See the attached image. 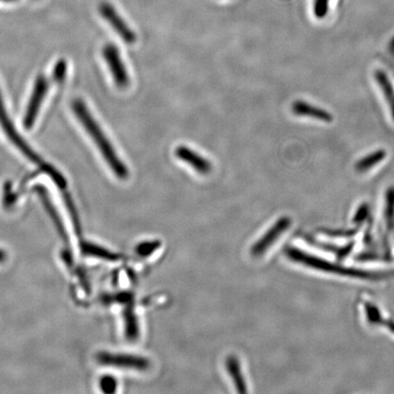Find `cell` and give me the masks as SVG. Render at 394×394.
Masks as SVG:
<instances>
[{"instance_id":"obj_1","label":"cell","mask_w":394,"mask_h":394,"mask_svg":"<svg viewBox=\"0 0 394 394\" xmlns=\"http://www.w3.org/2000/svg\"><path fill=\"white\" fill-rule=\"evenodd\" d=\"M72 111L76 118L81 123L82 127L92 138L97 148L104 158L106 164L110 167L111 171L120 180H125L129 178V170L122 159L117 155L113 143L109 140L107 135L100 126L99 123L90 113L89 108L81 99H76L72 102Z\"/></svg>"},{"instance_id":"obj_2","label":"cell","mask_w":394,"mask_h":394,"mask_svg":"<svg viewBox=\"0 0 394 394\" xmlns=\"http://www.w3.org/2000/svg\"><path fill=\"white\" fill-rule=\"evenodd\" d=\"M287 257L290 260L299 264L304 265L311 269L333 273L340 276H352V278L367 279V281H379L388 276L386 273H379L366 271V270L354 269V267H343L342 265L333 264L331 261L322 260L313 255L308 254L302 250L295 248H287L286 249Z\"/></svg>"},{"instance_id":"obj_3","label":"cell","mask_w":394,"mask_h":394,"mask_svg":"<svg viewBox=\"0 0 394 394\" xmlns=\"http://www.w3.org/2000/svg\"><path fill=\"white\" fill-rule=\"evenodd\" d=\"M0 126H1L2 130L4 131L8 139L11 141V143H13L26 158L29 159V160L33 161L35 164L41 163L39 155L29 146L28 143L20 136L16 128L14 127L13 120H10L8 111L6 110L1 92H0Z\"/></svg>"},{"instance_id":"obj_4","label":"cell","mask_w":394,"mask_h":394,"mask_svg":"<svg viewBox=\"0 0 394 394\" xmlns=\"http://www.w3.org/2000/svg\"><path fill=\"white\" fill-rule=\"evenodd\" d=\"M49 92V81L44 76L40 75L35 81L33 90H32L31 98L26 105L23 119V125L26 129H31L39 116L41 106Z\"/></svg>"},{"instance_id":"obj_5","label":"cell","mask_w":394,"mask_h":394,"mask_svg":"<svg viewBox=\"0 0 394 394\" xmlns=\"http://www.w3.org/2000/svg\"><path fill=\"white\" fill-rule=\"evenodd\" d=\"M105 63H107L114 84L120 89H125L130 84L127 70L120 57L119 49L113 43H107L102 49Z\"/></svg>"},{"instance_id":"obj_6","label":"cell","mask_w":394,"mask_h":394,"mask_svg":"<svg viewBox=\"0 0 394 394\" xmlns=\"http://www.w3.org/2000/svg\"><path fill=\"white\" fill-rule=\"evenodd\" d=\"M99 13L125 43L132 45L136 41V34L134 33L130 26L126 24L123 17L120 16L118 11L111 3L102 2L99 5Z\"/></svg>"},{"instance_id":"obj_7","label":"cell","mask_w":394,"mask_h":394,"mask_svg":"<svg viewBox=\"0 0 394 394\" xmlns=\"http://www.w3.org/2000/svg\"><path fill=\"white\" fill-rule=\"evenodd\" d=\"M97 358L100 363L106 366L116 367V368L146 370L151 366L148 358L143 356L102 352Z\"/></svg>"},{"instance_id":"obj_8","label":"cell","mask_w":394,"mask_h":394,"mask_svg":"<svg viewBox=\"0 0 394 394\" xmlns=\"http://www.w3.org/2000/svg\"><path fill=\"white\" fill-rule=\"evenodd\" d=\"M290 217H281V219L252 246L251 254L253 257L258 258L264 255L267 250L274 245L276 240L282 236V234L290 228Z\"/></svg>"},{"instance_id":"obj_9","label":"cell","mask_w":394,"mask_h":394,"mask_svg":"<svg viewBox=\"0 0 394 394\" xmlns=\"http://www.w3.org/2000/svg\"><path fill=\"white\" fill-rule=\"evenodd\" d=\"M175 157L184 161V163L189 164L194 170L201 175H207L212 170V164L210 160L203 157L202 155L197 154L194 150L185 145L178 146L175 150Z\"/></svg>"},{"instance_id":"obj_10","label":"cell","mask_w":394,"mask_h":394,"mask_svg":"<svg viewBox=\"0 0 394 394\" xmlns=\"http://www.w3.org/2000/svg\"><path fill=\"white\" fill-rule=\"evenodd\" d=\"M292 111L294 114L298 116H307L310 118L322 120L325 123H331L333 120V116L324 109L316 107L308 102L303 101H296L292 105Z\"/></svg>"},{"instance_id":"obj_11","label":"cell","mask_w":394,"mask_h":394,"mask_svg":"<svg viewBox=\"0 0 394 394\" xmlns=\"http://www.w3.org/2000/svg\"><path fill=\"white\" fill-rule=\"evenodd\" d=\"M226 369L236 386L238 393H246V384L242 373L239 361L236 356H229L226 360Z\"/></svg>"},{"instance_id":"obj_12","label":"cell","mask_w":394,"mask_h":394,"mask_svg":"<svg viewBox=\"0 0 394 394\" xmlns=\"http://www.w3.org/2000/svg\"><path fill=\"white\" fill-rule=\"evenodd\" d=\"M386 152L384 150H377V151L373 152L372 154L358 160L355 164V170L358 173L369 171L376 164H380L386 157Z\"/></svg>"},{"instance_id":"obj_13","label":"cell","mask_w":394,"mask_h":394,"mask_svg":"<svg viewBox=\"0 0 394 394\" xmlns=\"http://www.w3.org/2000/svg\"><path fill=\"white\" fill-rule=\"evenodd\" d=\"M375 79L381 87L385 99L387 100L388 104L390 105L391 111H392L393 118L394 120V89L392 84H391L389 78L385 74L382 70H376Z\"/></svg>"},{"instance_id":"obj_14","label":"cell","mask_w":394,"mask_h":394,"mask_svg":"<svg viewBox=\"0 0 394 394\" xmlns=\"http://www.w3.org/2000/svg\"><path fill=\"white\" fill-rule=\"evenodd\" d=\"M384 217L388 230L394 229V187H390L386 192Z\"/></svg>"},{"instance_id":"obj_15","label":"cell","mask_w":394,"mask_h":394,"mask_svg":"<svg viewBox=\"0 0 394 394\" xmlns=\"http://www.w3.org/2000/svg\"><path fill=\"white\" fill-rule=\"evenodd\" d=\"M125 322L126 337L131 340H136L140 333L139 325H138L137 317L132 308L126 310Z\"/></svg>"},{"instance_id":"obj_16","label":"cell","mask_w":394,"mask_h":394,"mask_svg":"<svg viewBox=\"0 0 394 394\" xmlns=\"http://www.w3.org/2000/svg\"><path fill=\"white\" fill-rule=\"evenodd\" d=\"M364 308H365L367 317H368L370 323H372V324H380V323L384 322L381 311L379 310V308L375 304L366 302L364 304Z\"/></svg>"},{"instance_id":"obj_17","label":"cell","mask_w":394,"mask_h":394,"mask_svg":"<svg viewBox=\"0 0 394 394\" xmlns=\"http://www.w3.org/2000/svg\"><path fill=\"white\" fill-rule=\"evenodd\" d=\"M160 246L161 243L159 242V241L143 242L137 246V254L142 255V257H148L149 255H151L152 252H155V250H157Z\"/></svg>"},{"instance_id":"obj_18","label":"cell","mask_w":394,"mask_h":394,"mask_svg":"<svg viewBox=\"0 0 394 394\" xmlns=\"http://www.w3.org/2000/svg\"><path fill=\"white\" fill-rule=\"evenodd\" d=\"M329 0H314L313 10L317 19L326 17L329 10Z\"/></svg>"},{"instance_id":"obj_19","label":"cell","mask_w":394,"mask_h":394,"mask_svg":"<svg viewBox=\"0 0 394 394\" xmlns=\"http://www.w3.org/2000/svg\"><path fill=\"white\" fill-rule=\"evenodd\" d=\"M369 210L368 204L361 205V207H358L357 213L355 214L354 222L361 223V221H363V220L366 219L367 216H368Z\"/></svg>"},{"instance_id":"obj_20","label":"cell","mask_w":394,"mask_h":394,"mask_svg":"<svg viewBox=\"0 0 394 394\" xmlns=\"http://www.w3.org/2000/svg\"><path fill=\"white\" fill-rule=\"evenodd\" d=\"M102 388L106 393H113L116 389V381L111 377L104 378L102 381Z\"/></svg>"},{"instance_id":"obj_21","label":"cell","mask_w":394,"mask_h":394,"mask_svg":"<svg viewBox=\"0 0 394 394\" xmlns=\"http://www.w3.org/2000/svg\"><path fill=\"white\" fill-rule=\"evenodd\" d=\"M325 232L327 235L332 237H352L355 235L357 230L354 229V230H325Z\"/></svg>"},{"instance_id":"obj_22","label":"cell","mask_w":394,"mask_h":394,"mask_svg":"<svg viewBox=\"0 0 394 394\" xmlns=\"http://www.w3.org/2000/svg\"><path fill=\"white\" fill-rule=\"evenodd\" d=\"M384 324L386 325V327L390 329L391 331L394 333V322L392 320H384Z\"/></svg>"},{"instance_id":"obj_23","label":"cell","mask_w":394,"mask_h":394,"mask_svg":"<svg viewBox=\"0 0 394 394\" xmlns=\"http://www.w3.org/2000/svg\"><path fill=\"white\" fill-rule=\"evenodd\" d=\"M17 1L19 0H0V4H13Z\"/></svg>"}]
</instances>
